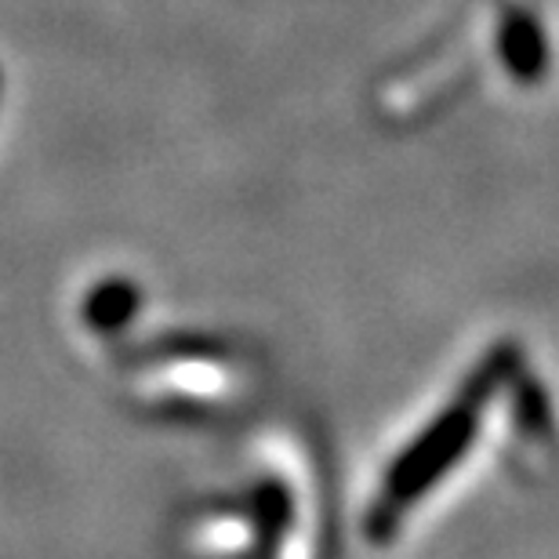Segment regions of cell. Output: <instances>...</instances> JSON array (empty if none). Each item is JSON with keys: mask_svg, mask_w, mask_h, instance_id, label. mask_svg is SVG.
<instances>
[{"mask_svg": "<svg viewBox=\"0 0 559 559\" xmlns=\"http://www.w3.org/2000/svg\"><path fill=\"white\" fill-rule=\"evenodd\" d=\"M131 301H135L131 298V290L120 284V280H109V284L95 287L92 295H87L84 317L95 331H114V328H120V320L128 317Z\"/></svg>", "mask_w": 559, "mask_h": 559, "instance_id": "1", "label": "cell"}]
</instances>
